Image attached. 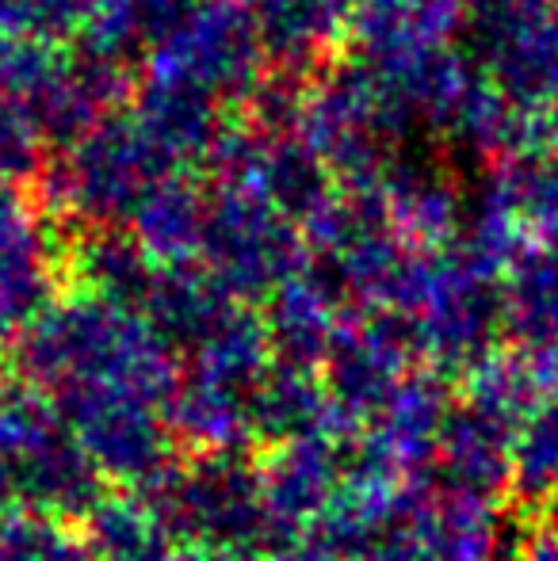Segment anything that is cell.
Wrapping results in <instances>:
<instances>
[{"instance_id": "obj_3", "label": "cell", "mask_w": 558, "mask_h": 561, "mask_svg": "<svg viewBox=\"0 0 558 561\" xmlns=\"http://www.w3.org/2000/svg\"><path fill=\"white\" fill-rule=\"evenodd\" d=\"M0 561H96L89 539L38 512L0 519Z\"/></svg>"}, {"instance_id": "obj_1", "label": "cell", "mask_w": 558, "mask_h": 561, "mask_svg": "<svg viewBox=\"0 0 558 561\" xmlns=\"http://www.w3.org/2000/svg\"><path fill=\"white\" fill-rule=\"evenodd\" d=\"M157 489L169 493V508H176L172 516L180 531H195L230 547L264 535V516H269L264 485L215 450L192 473H180L176 481L164 478Z\"/></svg>"}, {"instance_id": "obj_2", "label": "cell", "mask_w": 558, "mask_h": 561, "mask_svg": "<svg viewBox=\"0 0 558 561\" xmlns=\"http://www.w3.org/2000/svg\"><path fill=\"white\" fill-rule=\"evenodd\" d=\"M164 524L135 501H100L89 512V547L96 561H169Z\"/></svg>"}]
</instances>
